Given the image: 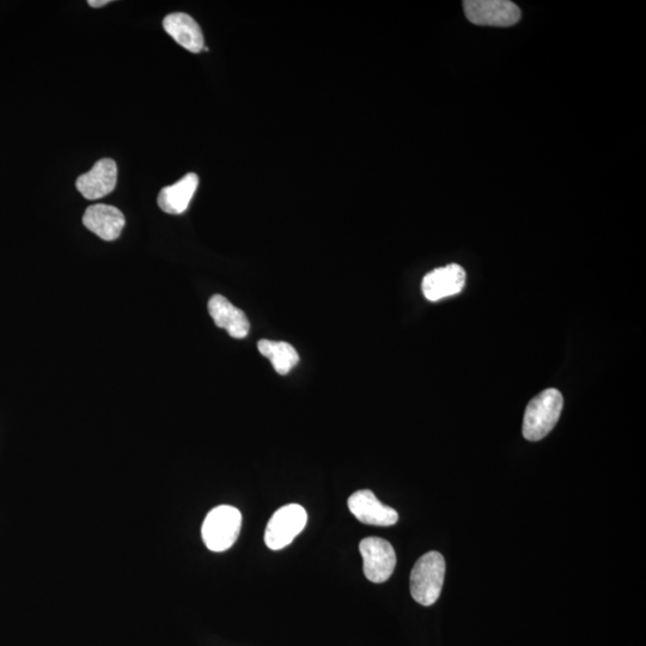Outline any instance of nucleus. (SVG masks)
<instances>
[{"instance_id": "nucleus-1", "label": "nucleus", "mask_w": 646, "mask_h": 646, "mask_svg": "<svg viewBox=\"0 0 646 646\" xmlns=\"http://www.w3.org/2000/svg\"><path fill=\"white\" fill-rule=\"evenodd\" d=\"M564 406L558 389L544 390L529 402L523 418V436L530 442L541 441L557 425Z\"/></svg>"}, {"instance_id": "nucleus-2", "label": "nucleus", "mask_w": 646, "mask_h": 646, "mask_svg": "<svg viewBox=\"0 0 646 646\" xmlns=\"http://www.w3.org/2000/svg\"><path fill=\"white\" fill-rule=\"evenodd\" d=\"M446 576V560L441 553L429 552L417 560L411 572V594L422 606H432L440 599Z\"/></svg>"}, {"instance_id": "nucleus-3", "label": "nucleus", "mask_w": 646, "mask_h": 646, "mask_svg": "<svg viewBox=\"0 0 646 646\" xmlns=\"http://www.w3.org/2000/svg\"><path fill=\"white\" fill-rule=\"evenodd\" d=\"M242 515L230 505H219L207 514L201 528L204 544L212 552H224L239 539Z\"/></svg>"}, {"instance_id": "nucleus-4", "label": "nucleus", "mask_w": 646, "mask_h": 646, "mask_svg": "<svg viewBox=\"0 0 646 646\" xmlns=\"http://www.w3.org/2000/svg\"><path fill=\"white\" fill-rule=\"evenodd\" d=\"M307 511L301 505L288 504L278 509L268 522L265 542L272 551L283 550L306 528Z\"/></svg>"}, {"instance_id": "nucleus-5", "label": "nucleus", "mask_w": 646, "mask_h": 646, "mask_svg": "<svg viewBox=\"0 0 646 646\" xmlns=\"http://www.w3.org/2000/svg\"><path fill=\"white\" fill-rule=\"evenodd\" d=\"M463 9L477 26L511 27L521 20L520 8L509 0H467Z\"/></svg>"}, {"instance_id": "nucleus-6", "label": "nucleus", "mask_w": 646, "mask_h": 646, "mask_svg": "<svg viewBox=\"0 0 646 646\" xmlns=\"http://www.w3.org/2000/svg\"><path fill=\"white\" fill-rule=\"evenodd\" d=\"M364 562V575L370 582L383 583L392 577L396 566V554L385 539L367 538L359 544Z\"/></svg>"}, {"instance_id": "nucleus-7", "label": "nucleus", "mask_w": 646, "mask_h": 646, "mask_svg": "<svg viewBox=\"0 0 646 646\" xmlns=\"http://www.w3.org/2000/svg\"><path fill=\"white\" fill-rule=\"evenodd\" d=\"M347 503L352 515L369 526L389 527L399 520L396 510L382 504L370 490L353 493Z\"/></svg>"}, {"instance_id": "nucleus-8", "label": "nucleus", "mask_w": 646, "mask_h": 646, "mask_svg": "<svg viewBox=\"0 0 646 646\" xmlns=\"http://www.w3.org/2000/svg\"><path fill=\"white\" fill-rule=\"evenodd\" d=\"M466 272L460 265L450 264L429 272L423 279V294L431 302L443 300L462 291Z\"/></svg>"}, {"instance_id": "nucleus-9", "label": "nucleus", "mask_w": 646, "mask_h": 646, "mask_svg": "<svg viewBox=\"0 0 646 646\" xmlns=\"http://www.w3.org/2000/svg\"><path fill=\"white\" fill-rule=\"evenodd\" d=\"M118 181V167L111 158L96 162L89 173L79 176L77 190L85 199L96 200L114 191Z\"/></svg>"}, {"instance_id": "nucleus-10", "label": "nucleus", "mask_w": 646, "mask_h": 646, "mask_svg": "<svg viewBox=\"0 0 646 646\" xmlns=\"http://www.w3.org/2000/svg\"><path fill=\"white\" fill-rule=\"evenodd\" d=\"M125 223L124 213L111 205L90 206L83 216L85 228L105 241L118 240Z\"/></svg>"}, {"instance_id": "nucleus-11", "label": "nucleus", "mask_w": 646, "mask_h": 646, "mask_svg": "<svg viewBox=\"0 0 646 646\" xmlns=\"http://www.w3.org/2000/svg\"><path fill=\"white\" fill-rule=\"evenodd\" d=\"M209 313L216 326L225 329L235 339L246 338L249 333V321L241 309L236 308L227 298L221 295L211 297Z\"/></svg>"}, {"instance_id": "nucleus-12", "label": "nucleus", "mask_w": 646, "mask_h": 646, "mask_svg": "<svg viewBox=\"0 0 646 646\" xmlns=\"http://www.w3.org/2000/svg\"><path fill=\"white\" fill-rule=\"evenodd\" d=\"M163 28L187 51L200 53L204 50L203 32L190 15L182 14V12L170 14L164 18Z\"/></svg>"}, {"instance_id": "nucleus-13", "label": "nucleus", "mask_w": 646, "mask_h": 646, "mask_svg": "<svg viewBox=\"0 0 646 646\" xmlns=\"http://www.w3.org/2000/svg\"><path fill=\"white\" fill-rule=\"evenodd\" d=\"M199 178L190 173L172 186L164 187L158 194L157 203L161 210L169 215H182L190 206L195 192L198 190Z\"/></svg>"}, {"instance_id": "nucleus-14", "label": "nucleus", "mask_w": 646, "mask_h": 646, "mask_svg": "<svg viewBox=\"0 0 646 646\" xmlns=\"http://www.w3.org/2000/svg\"><path fill=\"white\" fill-rule=\"evenodd\" d=\"M258 349L262 356L270 359L274 370L279 375L289 374L290 370L300 362V356L295 347L285 341L262 339L259 341Z\"/></svg>"}, {"instance_id": "nucleus-15", "label": "nucleus", "mask_w": 646, "mask_h": 646, "mask_svg": "<svg viewBox=\"0 0 646 646\" xmlns=\"http://www.w3.org/2000/svg\"><path fill=\"white\" fill-rule=\"evenodd\" d=\"M109 0H90L89 5L91 8H102V6H105L109 4Z\"/></svg>"}]
</instances>
